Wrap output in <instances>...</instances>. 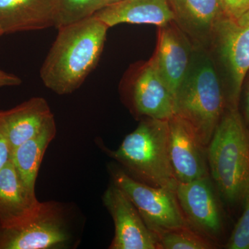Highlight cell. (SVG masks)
<instances>
[{"label": "cell", "mask_w": 249, "mask_h": 249, "mask_svg": "<svg viewBox=\"0 0 249 249\" xmlns=\"http://www.w3.org/2000/svg\"><path fill=\"white\" fill-rule=\"evenodd\" d=\"M93 16L109 28L120 24L161 27L174 21L168 0H121L100 9Z\"/></svg>", "instance_id": "17"}, {"label": "cell", "mask_w": 249, "mask_h": 249, "mask_svg": "<svg viewBox=\"0 0 249 249\" xmlns=\"http://www.w3.org/2000/svg\"><path fill=\"white\" fill-rule=\"evenodd\" d=\"M175 192L190 227L210 237L220 233L222 214L210 176L178 183Z\"/></svg>", "instance_id": "10"}, {"label": "cell", "mask_w": 249, "mask_h": 249, "mask_svg": "<svg viewBox=\"0 0 249 249\" xmlns=\"http://www.w3.org/2000/svg\"><path fill=\"white\" fill-rule=\"evenodd\" d=\"M246 87L245 91V106H244V115L245 122L249 129V71L246 76Z\"/></svg>", "instance_id": "25"}, {"label": "cell", "mask_w": 249, "mask_h": 249, "mask_svg": "<svg viewBox=\"0 0 249 249\" xmlns=\"http://www.w3.org/2000/svg\"><path fill=\"white\" fill-rule=\"evenodd\" d=\"M227 108L225 90L208 51L194 47L186 76L175 96V114L207 147Z\"/></svg>", "instance_id": "2"}, {"label": "cell", "mask_w": 249, "mask_h": 249, "mask_svg": "<svg viewBox=\"0 0 249 249\" xmlns=\"http://www.w3.org/2000/svg\"><path fill=\"white\" fill-rule=\"evenodd\" d=\"M111 154L132 178L175 191L178 182L170 162L168 120L147 118Z\"/></svg>", "instance_id": "4"}, {"label": "cell", "mask_w": 249, "mask_h": 249, "mask_svg": "<svg viewBox=\"0 0 249 249\" xmlns=\"http://www.w3.org/2000/svg\"><path fill=\"white\" fill-rule=\"evenodd\" d=\"M209 175L229 204L249 196V129L238 108H226L207 146Z\"/></svg>", "instance_id": "3"}, {"label": "cell", "mask_w": 249, "mask_h": 249, "mask_svg": "<svg viewBox=\"0 0 249 249\" xmlns=\"http://www.w3.org/2000/svg\"><path fill=\"white\" fill-rule=\"evenodd\" d=\"M121 1V0H100V9L106 7V6H108V5L114 4V3L117 2V1ZM99 10H98V11H99Z\"/></svg>", "instance_id": "27"}, {"label": "cell", "mask_w": 249, "mask_h": 249, "mask_svg": "<svg viewBox=\"0 0 249 249\" xmlns=\"http://www.w3.org/2000/svg\"><path fill=\"white\" fill-rule=\"evenodd\" d=\"M211 47H214L227 71V107L238 108L246 76L249 71V24L224 18L219 22Z\"/></svg>", "instance_id": "7"}, {"label": "cell", "mask_w": 249, "mask_h": 249, "mask_svg": "<svg viewBox=\"0 0 249 249\" xmlns=\"http://www.w3.org/2000/svg\"><path fill=\"white\" fill-rule=\"evenodd\" d=\"M55 29L92 16L100 9V0H55Z\"/></svg>", "instance_id": "19"}, {"label": "cell", "mask_w": 249, "mask_h": 249, "mask_svg": "<svg viewBox=\"0 0 249 249\" xmlns=\"http://www.w3.org/2000/svg\"><path fill=\"white\" fill-rule=\"evenodd\" d=\"M174 22L193 47H211L219 22L228 17L222 0H168Z\"/></svg>", "instance_id": "13"}, {"label": "cell", "mask_w": 249, "mask_h": 249, "mask_svg": "<svg viewBox=\"0 0 249 249\" xmlns=\"http://www.w3.org/2000/svg\"><path fill=\"white\" fill-rule=\"evenodd\" d=\"M103 204L114 223L110 249H160V241L124 192L111 181L103 196Z\"/></svg>", "instance_id": "8"}, {"label": "cell", "mask_w": 249, "mask_h": 249, "mask_svg": "<svg viewBox=\"0 0 249 249\" xmlns=\"http://www.w3.org/2000/svg\"><path fill=\"white\" fill-rule=\"evenodd\" d=\"M161 249H211L212 244L204 235L191 230V227L174 229L158 235Z\"/></svg>", "instance_id": "20"}, {"label": "cell", "mask_w": 249, "mask_h": 249, "mask_svg": "<svg viewBox=\"0 0 249 249\" xmlns=\"http://www.w3.org/2000/svg\"><path fill=\"white\" fill-rule=\"evenodd\" d=\"M22 84V80L12 73H7L0 70V88L3 87L18 86Z\"/></svg>", "instance_id": "24"}, {"label": "cell", "mask_w": 249, "mask_h": 249, "mask_svg": "<svg viewBox=\"0 0 249 249\" xmlns=\"http://www.w3.org/2000/svg\"><path fill=\"white\" fill-rule=\"evenodd\" d=\"M243 213L237 222L226 248L249 249V196L245 201Z\"/></svg>", "instance_id": "21"}, {"label": "cell", "mask_w": 249, "mask_h": 249, "mask_svg": "<svg viewBox=\"0 0 249 249\" xmlns=\"http://www.w3.org/2000/svg\"><path fill=\"white\" fill-rule=\"evenodd\" d=\"M109 29L94 16L59 28L40 69L46 88L58 95L78 89L97 66Z\"/></svg>", "instance_id": "1"}, {"label": "cell", "mask_w": 249, "mask_h": 249, "mask_svg": "<svg viewBox=\"0 0 249 249\" xmlns=\"http://www.w3.org/2000/svg\"><path fill=\"white\" fill-rule=\"evenodd\" d=\"M4 35V34H3V32L2 31H1V30H0V37H1V36H3Z\"/></svg>", "instance_id": "28"}, {"label": "cell", "mask_w": 249, "mask_h": 249, "mask_svg": "<svg viewBox=\"0 0 249 249\" xmlns=\"http://www.w3.org/2000/svg\"><path fill=\"white\" fill-rule=\"evenodd\" d=\"M54 120L48 103L42 97H33L16 107L0 110V129L13 150L34 138Z\"/></svg>", "instance_id": "14"}, {"label": "cell", "mask_w": 249, "mask_h": 249, "mask_svg": "<svg viewBox=\"0 0 249 249\" xmlns=\"http://www.w3.org/2000/svg\"><path fill=\"white\" fill-rule=\"evenodd\" d=\"M56 134V124L54 120L34 137L15 148L11 162L24 186L35 193L36 178L42 160L49 144Z\"/></svg>", "instance_id": "18"}, {"label": "cell", "mask_w": 249, "mask_h": 249, "mask_svg": "<svg viewBox=\"0 0 249 249\" xmlns=\"http://www.w3.org/2000/svg\"><path fill=\"white\" fill-rule=\"evenodd\" d=\"M228 17L237 20L249 10V0H222Z\"/></svg>", "instance_id": "22"}, {"label": "cell", "mask_w": 249, "mask_h": 249, "mask_svg": "<svg viewBox=\"0 0 249 249\" xmlns=\"http://www.w3.org/2000/svg\"><path fill=\"white\" fill-rule=\"evenodd\" d=\"M237 21L241 24H249V10L245 14L242 15Z\"/></svg>", "instance_id": "26"}, {"label": "cell", "mask_w": 249, "mask_h": 249, "mask_svg": "<svg viewBox=\"0 0 249 249\" xmlns=\"http://www.w3.org/2000/svg\"><path fill=\"white\" fill-rule=\"evenodd\" d=\"M127 90L137 114L150 119L168 120L175 114V98L152 58L134 69Z\"/></svg>", "instance_id": "9"}, {"label": "cell", "mask_w": 249, "mask_h": 249, "mask_svg": "<svg viewBox=\"0 0 249 249\" xmlns=\"http://www.w3.org/2000/svg\"><path fill=\"white\" fill-rule=\"evenodd\" d=\"M55 0H0V30L3 34L55 27Z\"/></svg>", "instance_id": "16"}, {"label": "cell", "mask_w": 249, "mask_h": 249, "mask_svg": "<svg viewBox=\"0 0 249 249\" xmlns=\"http://www.w3.org/2000/svg\"><path fill=\"white\" fill-rule=\"evenodd\" d=\"M109 170L111 181L128 196L157 237L163 232L189 227L175 191L139 181L117 165H111Z\"/></svg>", "instance_id": "5"}, {"label": "cell", "mask_w": 249, "mask_h": 249, "mask_svg": "<svg viewBox=\"0 0 249 249\" xmlns=\"http://www.w3.org/2000/svg\"><path fill=\"white\" fill-rule=\"evenodd\" d=\"M12 152L9 141L0 129V171L11 161Z\"/></svg>", "instance_id": "23"}, {"label": "cell", "mask_w": 249, "mask_h": 249, "mask_svg": "<svg viewBox=\"0 0 249 249\" xmlns=\"http://www.w3.org/2000/svg\"><path fill=\"white\" fill-rule=\"evenodd\" d=\"M71 240L63 209L59 203H41L37 213L27 222L0 227V249H60Z\"/></svg>", "instance_id": "6"}, {"label": "cell", "mask_w": 249, "mask_h": 249, "mask_svg": "<svg viewBox=\"0 0 249 249\" xmlns=\"http://www.w3.org/2000/svg\"><path fill=\"white\" fill-rule=\"evenodd\" d=\"M159 29L157 49L151 58L175 98L189 70L194 47L174 21Z\"/></svg>", "instance_id": "12"}, {"label": "cell", "mask_w": 249, "mask_h": 249, "mask_svg": "<svg viewBox=\"0 0 249 249\" xmlns=\"http://www.w3.org/2000/svg\"><path fill=\"white\" fill-rule=\"evenodd\" d=\"M170 162L178 183L209 176L207 147L179 116L168 119Z\"/></svg>", "instance_id": "11"}, {"label": "cell", "mask_w": 249, "mask_h": 249, "mask_svg": "<svg viewBox=\"0 0 249 249\" xmlns=\"http://www.w3.org/2000/svg\"><path fill=\"white\" fill-rule=\"evenodd\" d=\"M41 203L23 184L12 162L0 171V227L27 222L37 213Z\"/></svg>", "instance_id": "15"}]
</instances>
